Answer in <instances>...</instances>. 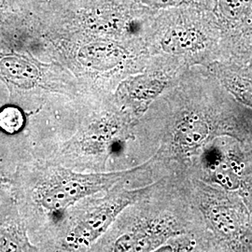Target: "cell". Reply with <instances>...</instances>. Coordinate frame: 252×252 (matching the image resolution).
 Masks as SVG:
<instances>
[{
  "label": "cell",
  "instance_id": "8",
  "mask_svg": "<svg viewBox=\"0 0 252 252\" xmlns=\"http://www.w3.org/2000/svg\"><path fill=\"white\" fill-rule=\"evenodd\" d=\"M161 46L168 54L194 53L204 48L205 37L194 27H172L162 36Z\"/></svg>",
  "mask_w": 252,
  "mask_h": 252
},
{
  "label": "cell",
  "instance_id": "3",
  "mask_svg": "<svg viewBox=\"0 0 252 252\" xmlns=\"http://www.w3.org/2000/svg\"><path fill=\"white\" fill-rule=\"evenodd\" d=\"M45 67L24 54H0V79L9 87L11 93L9 102L20 106L25 94H29L27 108L28 116L29 112H32L31 94L36 93L41 103L39 92L52 91L45 85Z\"/></svg>",
  "mask_w": 252,
  "mask_h": 252
},
{
  "label": "cell",
  "instance_id": "13",
  "mask_svg": "<svg viewBox=\"0 0 252 252\" xmlns=\"http://www.w3.org/2000/svg\"><path fill=\"white\" fill-rule=\"evenodd\" d=\"M211 221L217 229L224 234H234L239 229L234 212L227 208L216 207L211 210Z\"/></svg>",
  "mask_w": 252,
  "mask_h": 252
},
{
  "label": "cell",
  "instance_id": "4",
  "mask_svg": "<svg viewBox=\"0 0 252 252\" xmlns=\"http://www.w3.org/2000/svg\"><path fill=\"white\" fill-rule=\"evenodd\" d=\"M41 252L33 243L14 197L0 206V252Z\"/></svg>",
  "mask_w": 252,
  "mask_h": 252
},
{
  "label": "cell",
  "instance_id": "6",
  "mask_svg": "<svg viewBox=\"0 0 252 252\" xmlns=\"http://www.w3.org/2000/svg\"><path fill=\"white\" fill-rule=\"evenodd\" d=\"M166 86V82L158 77L139 75L123 81L118 89L121 100L134 105L147 106L155 99Z\"/></svg>",
  "mask_w": 252,
  "mask_h": 252
},
{
  "label": "cell",
  "instance_id": "5",
  "mask_svg": "<svg viewBox=\"0 0 252 252\" xmlns=\"http://www.w3.org/2000/svg\"><path fill=\"white\" fill-rule=\"evenodd\" d=\"M126 51L113 42L94 41L80 48L77 59L92 70L108 71L115 68L125 61Z\"/></svg>",
  "mask_w": 252,
  "mask_h": 252
},
{
  "label": "cell",
  "instance_id": "10",
  "mask_svg": "<svg viewBox=\"0 0 252 252\" xmlns=\"http://www.w3.org/2000/svg\"><path fill=\"white\" fill-rule=\"evenodd\" d=\"M218 11L233 26L252 22V0H218Z\"/></svg>",
  "mask_w": 252,
  "mask_h": 252
},
{
  "label": "cell",
  "instance_id": "11",
  "mask_svg": "<svg viewBox=\"0 0 252 252\" xmlns=\"http://www.w3.org/2000/svg\"><path fill=\"white\" fill-rule=\"evenodd\" d=\"M220 79L226 89L236 99L252 108V77L232 70H224Z\"/></svg>",
  "mask_w": 252,
  "mask_h": 252
},
{
  "label": "cell",
  "instance_id": "9",
  "mask_svg": "<svg viewBox=\"0 0 252 252\" xmlns=\"http://www.w3.org/2000/svg\"><path fill=\"white\" fill-rule=\"evenodd\" d=\"M209 133V127L205 121L196 115L183 119L177 128V138L186 147H194L201 143Z\"/></svg>",
  "mask_w": 252,
  "mask_h": 252
},
{
  "label": "cell",
  "instance_id": "1",
  "mask_svg": "<svg viewBox=\"0 0 252 252\" xmlns=\"http://www.w3.org/2000/svg\"><path fill=\"white\" fill-rule=\"evenodd\" d=\"M135 170L137 168L81 173L47 159L20 163L13 173V197L31 234L30 238L36 240L41 250L67 209L83 199L114 188Z\"/></svg>",
  "mask_w": 252,
  "mask_h": 252
},
{
  "label": "cell",
  "instance_id": "7",
  "mask_svg": "<svg viewBox=\"0 0 252 252\" xmlns=\"http://www.w3.org/2000/svg\"><path fill=\"white\" fill-rule=\"evenodd\" d=\"M171 228L162 222L148 226L119 237L113 246L114 252H150L157 248L172 234Z\"/></svg>",
  "mask_w": 252,
  "mask_h": 252
},
{
  "label": "cell",
  "instance_id": "2",
  "mask_svg": "<svg viewBox=\"0 0 252 252\" xmlns=\"http://www.w3.org/2000/svg\"><path fill=\"white\" fill-rule=\"evenodd\" d=\"M151 187L132 190L109 189L105 197L93 202L72 218L63 219L41 246L42 252H73L89 248L108 231L125 208Z\"/></svg>",
  "mask_w": 252,
  "mask_h": 252
},
{
  "label": "cell",
  "instance_id": "14",
  "mask_svg": "<svg viewBox=\"0 0 252 252\" xmlns=\"http://www.w3.org/2000/svg\"><path fill=\"white\" fill-rule=\"evenodd\" d=\"M13 173L0 167V206L13 198Z\"/></svg>",
  "mask_w": 252,
  "mask_h": 252
},
{
  "label": "cell",
  "instance_id": "15",
  "mask_svg": "<svg viewBox=\"0 0 252 252\" xmlns=\"http://www.w3.org/2000/svg\"><path fill=\"white\" fill-rule=\"evenodd\" d=\"M150 8L156 9H164V8H173L180 7L186 3L188 0H136Z\"/></svg>",
  "mask_w": 252,
  "mask_h": 252
},
{
  "label": "cell",
  "instance_id": "12",
  "mask_svg": "<svg viewBox=\"0 0 252 252\" xmlns=\"http://www.w3.org/2000/svg\"><path fill=\"white\" fill-rule=\"evenodd\" d=\"M27 111L17 104L10 103L0 108V131L7 135H17L27 125Z\"/></svg>",
  "mask_w": 252,
  "mask_h": 252
}]
</instances>
